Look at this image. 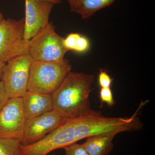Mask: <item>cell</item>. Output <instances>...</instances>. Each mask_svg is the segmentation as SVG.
<instances>
[{"label": "cell", "instance_id": "cell-5", "mask_svg": "<svg viewBox=\"0 0 155 155\" xmlns=\"http://www.w3.org/2000/svg\"><path fill=\"white\" fill-rule=\"evenodd\" d=\"M24 18L3 19L0 22V61L7 63L28 54V41L24 39Z\"/></svg>", "mask_w": 155, "mask_h": 155}, {"label": "cell", "instance_id": "cell-17", "mask_svg": "<svg viewBox=\"0 0 155 155\" xmlns=\"http://www.w3.org/2000/svg\"><path fill=\"white\" fill-rule=\"evenodd\" d=\"M113 81V78L110 76L105 70L100 69L98 74V83L101 88L110 87Z\"/></svg>", "mask_w": 155, "mask_h": 155}, {"label": "cell", "instance_id": "cell-19", "mask_svg": "<svg viewBox=\"0 0 155 155\" xmlns=\"http://www.w3.org/2000/svg\"><path fill=\"white\" fill-rule=\"evenodd\" d=\"M9 98L4 88L2 82L0 81V111Z\"/></svg>", "mask_w": 155, "mask_h": 155}, {"label": "cell", "instance_id": "cell-14", "mask_svg": "<svg viewBox=\"0 0 155 155\" xmlns=\"http://www.w3.org/2000/svg\"><path fill=\"white\" fill-rule=\"evenodd\" d=\"M100 99L102 107L104 103L107 104L109 107H113L116 103L110 87L101 88L100 91Z\"/></svg>", "mask_w": 155, "mask_h": 155}, {"label": "cell", "instance_id": "cell-23", "mask_svg": "<svg viewBox=\"0 0 155 155\" xmlns=\"http://www.w3.org/2000/svg\"><path fill=\"white\" fill-rule=\"evenodd\" d=\"M4 19V16H3V14H2V13L0 12V22L3 19Z\"/></svg>", "mask_w": 155, "mask_h": 155}, {"label": "cell", "instance_id": "cell-8", "mask_svg": "<svg viewBox=\"0 0 155 155\" xmlns=\"http://www.w3.org/2000/svg\"><path fill=\"white\" fill-rule=\"evenodd\" d=\"M67 119L54 109L40 116L27 119L21 145H29L41 140Z\"/></svg>", "mask_w": 155, "mask_h": 155}, {"label": "cell", "instance_id": "cell-22", "mask_svg": "<svg viewBox=\"0 0 155 155\" xmlns=\"http://www.w3.org/2000/svg\"><path fill=\"white\" fill-rule=\"evenodd\" d=\"M46 1H50V2H52L54 3V4H59L61 3V0H46Z\"/></svg>", "mask_w": 155, "mask_h": 155}, {"label": "cell", "instance_id": "cell-9", "mask_svg": "<svg viewBox=\"0 0 155 155\" xmlns=\"http://www.w3.org/2000/svg\"><path fill=\"white\" fill-rule=\"evenodd\" d=\"M55 4L46 0H25L24 39L28 41L49 23Z\"/></svg>", "mask_w": 155, "mask_h": 155}, {"label": "cell", "instance_id": "cell-10", "mask_svg": "<svg viewBox=\"0 0 155 155\" xmlns=\"http://www.w3.org/2000/svg\"><path fill=\"white\" fill-rule=\"evenodd\" d=\"M22 98L23 111L26 119L40 116L54 110L52 94L27 91Z\"/></svg>", "mask_w": 155, "mask_h": 155}, {"label": "cell", "instance_id": "cell-13", "mask_svg": "<svg viewBox=\"0 0 155 155\" xmlns=\"http://www.w3.org/2000/svg\"><path fill=\"white\" fill-rule=\"evenodd\" d=\"M21 140L0 138V155H19Z\"/></svg>", "mask_w": 155, "mask_h": 155}, {"label": "cell", "instance_id": "cell-11", "mask_svg": "<svg viewBox=\"0 0 155 155\" xmlns=\"http://www.w3.org/2000/svg\"><path fill=\"white\" fill-rule=\"evenodd\" d=\"M118 134L113 131L91 136L82 145L90 155H109L114 148L113 140Z\"/></svg>", "mask_w": 155, "mask_h": 155}, {"label": "cell", "instance_id": "cell-2", "mask_svg": "<svg viewBox=\"0 0 155 155\" xmlns=\"http://www.w3.org/2000/svg\"><path fill=\"white\" fill-rule=\"evenodd\" d=\"M94 78L92 74L70 72L52 94L54 109L66 119L94 114L89 95Z\"/></svg>", "mask_w": 155, "mask_h": 155}, {"label": "cell", "instance_id": "cell-3", "mask_svg": "<svg viewBox=\"0 0 155 155\" xmlns=\"http://www.w3.org/2000/svg\"><path fill=\"white\" fill-rule=\"evenodd\" d=\"M68 60L58 61H33L31 64L28 91L52 94L71 72Z\"/></svg>", "mask_w": 155, "mask_h": 155}, {"label": "cell", "instance_id": "cell-12", "mask_svg": "<svg viewBox=\"0 0 155 155\" xmlns=\"http://www.w3.org/2000/svg\"><path fill=\"white\" fill-rule=\"evenodd\" d=\"M116 0H76L70 11L80 14L84 19L92 17L101 9L110 6Z\"/></svg>", "mask_w": 155, "mask_h": 155}, {"label": "cell", "instance_id": "cell-20", "mask_svg": "<svg viewBox=\"0 0 155 155\" xmlns=\"http://www.w3.org/2000/svg\"><path fill=\"white\" fill-rule=\"evenodd\" d=\"M6 64V63H4V62L0 61V81L2 80L3 71H4V68H5Z\"/></svg>", "mask_w": 155, "mask_h": 155}, {"label": "cell", "instance_id": "cell-16", "mask_svg": "<svg viewBox=\"0 0 155 155\" xmlns=\"http://www.w3.org/2000/svg\"><path fill=\"white\" fill-rule=\"evenodd\" d=\"M90 48V44L88 39L79 34L76 46L74 51L79 53H83L88 51Z\"/></svg>", "mask_w": 155, "mask_h": 155}, {"label": "cell", "instance_id": "cell-7", "mask_svg": "<svg viewBox=\"0 0 155 155\" xmlns=\"http://www.w3.org/2000/svg\"><path fill=\"white\" fill-rule=\"evenodd\" d=\"M26 120L22 98H9L0 111V138L21 141Z\"/></svg>", "mask_w": 155, "mask_h": 155}, {"label": "cell", "instance_id": "cell-24", "mask_svg": "<svg viewBox=\"0 0 155 155\" xmlns=\"http://www.w3.org/2000/svg\"><path fill=\"white\" fill-rule=\"evenodd\" d=\"M49 155H56L54 153H52V154H50Z\"/></svg>", "mask_w": 155, "mask_h": 155}, {"label": "cell", "instance_id": "cell-21", "mask_svg": "<svg viewBox=\"0 0 155 155\" xmlns=\"http://www.w3.org/2000/svg\"><path fill=\"white\" fill-rule=\"evenodd\" d=\"M70 6V10H71L73 8V6L75 5V1L76 0H67Z\"/></svg>", "mask_w": 155, "mask_h": 155}, {"label": "cell", "instance_id": "cell-15", "mask_svg": "<svg viewBox=\"0 0 155 155\" xmlns=\"http://www.w3.org/2000/svg\"><path fill=\"white\" fill-rule=\"evenodd\" d=\"M64 155H90L82 144L74 143L64 148Z\"/></svg>", "mask_w": 155, "mask_h": 155}, {"label": "cell", "instance_id": "cell-1", "mask_svg": "<svg viewBox=\"0 0 155 155\" xmlns=\"http://www.w3.org/2000/svg\"><path fill=\"white\" fill-rule=\"evenodd\" d=\"M116 122L113 117L99 112L75 119H67L44 138L33 144L20 146L19 155H48L83 139L114 131Z\"/></svg>", "mask_w": 155, "mask_h": 155}, {"label": "cell", "instance_id": "cell-18", "mask_svg": "<svg viewBox=\"0 0 155 155\" xmlns=\"http://www.w3.org/2000/svg\"><path fill=\"white\" fill-rule=\"evenodd\" d=\"M80 34L72 33L69 34L66 38L64 39V46L68 51L75 50L78 38Z\"/></svg>", "mask_w": 155, "mask_h": 155}, {"label": "cell", "instance_id": "cell-6", "mask_svg": "<svg viewBox=\"0 0 155 155\" xmlns=\"http://www.w3.org/2000/svg\"><path fill=\"white\" fill-rule=\"evenodd\" d=\"M32 61L28 54L14 58L6 63L1 81L9 98L22 97L28 91Z\"/></svg>", "mask_w": 155, "mask_h": 155}, {"label": "cell", "instance_id": "cell-4", "mask_svg": "<svg viewBox=\"0 0 155 155\" xmlns=\"http://www.w3.org/2000/svg\"><path fill=\"white\" fill-rule=\"evenodd\" d=\"M64 38L56 33L49 22L28 42V54L33 61H58L68 51L64 46Z\"/></svg>", "mask_w": 155, "mask_h": 155}]
</instances>
